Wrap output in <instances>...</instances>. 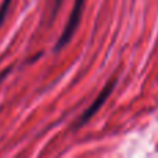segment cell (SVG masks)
Listing matches in <instances>:
<instances>
[{"mask_svg":"<svg viewBox=\"0 0 158 158\" xmlns=\"http://www.w3.org/2000/svg\"><path fill=\"white\" fill-rule=\"evenodd\" d=\"M85 2H86V0H75V4H74V8H72V11H71V15H69L68 22H67L63 33H61V36L58 38L57 43H56V47H54L56 52H60V50L63 49L64 46H67V44L69 43V40L72 39V36H74L75 31H77V28L79 25V21H81Z\"/></svg>","mask_w":158,"mask_h":158,"instance_id":"1","label":"cell"},{"mask_svg":"<svg viewBox=\"0 0 158 158\" xmlns=\"http://www.w3.org/2000/svg\"><path fill=\"white\" fill-rule=\"evenodd\" d=\"M115 85H117V81H115V79H111V81H110L108 83H107L106 86L103 87V90H101L100 94L97 96V98H96V100L92 103V106H90L89 108H87L86 111H85L83 114L81 115L79 121L77 122V126H75V129H79V128H82L83 125H86V122H89V121L92 119L93 117H94V114H97V111L101 108V107H103V104L106 103V100L108 98V96L112 93Z\"/></svg>","mask_w":158,"mask_h":158,"instance_id":"2","label":"cell"},{"mask_svg":"<svg viewBox=\"0 0 158 158\" xmlns=\"http://www.w3.org/2000/svg\"><path fill=\"white\" fill-rule=\"evenodd\" d=\"M11 2H13V0H3L2 4H0V27H2V24L4 22L6 15L8 14V7H10Z\"/></svg>","mask_w":158,"mask_h":158,"instance_id":"3","label":"cell"},{"mask_svg":"<svg viewBox=\"0 0 158 158\" xmlns=\"http://www.w3.org/2000/svg\"><path fill=\"white\" fill-rule=\"evenodd\" d=\"M11 69H13V67H8V68H4L2 72H0V82H2L3 79H4L6 77H7L8 74H10V72H11Z\"/></svg>","mask_w":158,"mask_h":158,"instance_id":"4","label":"cell"},{"mask_svg":"<svg viewBox=\"0 0 158 158\" xmlns=\"http://www.w3.org/2000/svg\"><path fill=\"white\" fill-rule=\"evenodd\" d=\"M61 2H63V0H54V8H53V14L57 13V10L60 8V6H61Z\"/></svg>","mask_w":158,"mask_h":158,"instance_id":"5","label":"cell"}]
</instances>
